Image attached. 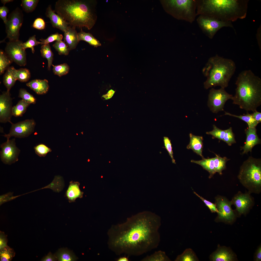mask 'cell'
<instances>
[{
    "label": "cell",
    "instance_id": "f6af8a7d",
    "mask_svg": "<svg viewBox=\"0 0 261 261\" xmlns=\"http://www.w3.org/2000/svg\"><path fill=\"white\" fill-rule=\"evenodd\" d=\"M223 141L229 145H231L232 144L236 143L234 135L231 127L226 130Z\"/></svg>",
    "mask_w": 261,
    "mask_h": 261
},
{
    "label": "cell",
    "instance_id": "9a60e30c",
    "mask_svg": "<svg viewBox=\"0 0 261 261\" xmlns=\"http://www.w3.org/2000/svg\"><path fill=\"white\" fill-rule=\"evenodd\" d=\"M12 99L9 92H3L0 95V122L5 123L8 122L11 124L12 116Z\"/></svg>",
    "mask_w": 261,
    "mask_h": 261
},
{
    "label": "cell",
    "instance_id": "1f68e13d",
    "mask_svg": "<svg viewBox=\"0 0 261 261\" xmlns=\"http://www.w3.org/2000/svg\"><path fill=\"white\" fill-rule=\"evenodd\" d=\"M142 261H170L169 258L165 253L160 250L155 252L153 254L147 256L141 260Z\"/></svg>",
    "mask_w": 261,
    "mask_h": 261
},
{
    "label": "cell",
    "instance_id": "603a6c76",
    "mask_svg": "<svg viewBox=\"0 0 261 261\" xmlns=\"http://www.w3.org/2000/svg\"><path fill=\"white\" fill-rule=\"evenodd\" d=\"M15 69L13 66H10L6 70L3 76V83L8 92L17 80L15 75Z\"/></svg>",
    "mask_w": 261,
    "mask_h": 261
},
{
    "label": "cell",
    "instance_id": "7bdbcfd3",
    "mask_svg": "<svg viewBox=\"0 0 261 261\" xmlns=\"http://www.w3.org/2000/svg\"><path fill=\"white\" fill-rule=\"evenodd\" d=\"M213 129L210 131L207 132L206 133L212 135L214 137L223 140L225 130H223L218 128L215 125H213Z\"/></svg>",
    "mask_w": 261,
    "mask_h": 261
},
{
    "label": "cell",
    "instance_id": "83f0119b",
    "mask_svg": "<svg viewBox=\"0 0 261 261\" xmlns=\"http://www.w3.org/2000/svg\"><path fill=\"white\" fill-rule=\"evenodd\" d=\"M30 104L25 102L22 99L20 100L13 107L12 116L15 117L22 116Z\"/></svg>",
    "mask_w": 261,
    "mask_h": 261
},
{
    "label": "cell",
    "instance_id": "681fc988",
    "mask_svg": "<svg viewBox=\"0 0 261 261\" xmlns=\"http://www.w3.org/2000/svg\"><path fill=\"white\" fill-rule=\"evenodd\" d=\"M32 26L34 28L39 30L44 29L45 27V22L42 18H37L34 21Z\"/></svg>",
    "mask_w": 261,
    "mask_h": 261
},
{
    "label": "cell",
    "instance_id": "680465c9",
    "mask_svg": "<svg viewBox=\"0 0 261 261\" xmlns=\"http://www.w3.org/2000/svg\"><path fill=\"white\" fill-rule=\"evenodd\" d=\"M13 1V0H1V1L2 3L5 5L6 3L12 1Z\"/></svg>",
    "mask_w": 261,
    "mask_h": 261
},
{
    "label": "cell",
    "instance_id": "d6986e66",
    "mask_svg": "<svg viewBox=\"0 0 261 261\" xmlns=\"http://www.w3.org/2000/svg\"><path fill=\"white\" fill-rule=\"evenodd\" d=\"M80 183L77 181H70L65 194V196L70 203L75 202L76 199L81 198L84 193L80 189Z\"/></svg>",
    "mask_w": 261,
    "mask_h": 261
},
{
    "label": "cell",
    "instance_id": "3957f363",
    "mask_svg": "<svg viewBox=\"0 0 261 261\" xmlns=\"http://www.w3.org/2000/svg\"><path fill=\"white\" fill-rule=\"evenodd\" d=\"M248 2L244 0H196V15L232 22L246 17Z\"/></svg>",
    "mask_w": 261,
    "mask_h": 261
},
{
    "label": "cell",
    "instance_id": "4fadbf2b",
    "mask_svg": "<svg viewBox=\"0 0 261 261\" xmlns=\"http://www.w3.org/2000/svg\"><path fill=\"white\" fill-rule=\"evenodd\" d=\"M0 158L4 163L11 165L18 160L20 150L16 147L15 139L7 140L0 145Z\"/></svg>",
    "mask_w": 261,
    "mask_h": 261
},
{
    "label": "cell",
    "instance_id": "7c38bea8",
    "mask_svg": "<svg viewBox=\"0 0 261 261\" xmlns=\"http://www.w3.org/2000/svg\"><path fill=\"white\" fill-rule=\"evenodd\" d=\"M23 42L18 40L9 41L5 48V53L12 61L18 65L24 66L26 65V53L23 48Z\"/></svg>",
    "mask_w": 261,
    "mask_h": 261
},
{
    "label": "cell",
    "instance_id": "816d5d0a",
    "mask_svg": "<svg viewBox=\"0 0 261 261\" xmlns=\"http://www.w3.org/2000/svg\"><path fill=\"white\" fill-rule=\"evenodd\" d=\"M7 240L6 235L4 232H0V250L7 246Z\"/></svg>",
    "mask_w": 261,
    "mask_h": 261
},
{
    "label": "cell",
    "instance_id": "d590c367",
    "mask_svg": "<svg viewBox=\"0 0 261 261\" xmlns=\"http://www.w3.org/2000/svg\"><path fill=\"white\" fill-rule=\"evenodd\" d=\"M14 250L7 246L0 250V261H10L15 256Z\"/></svg>",
    "mask_w": 261,
    "mask_h": 261
},
{
    "label": "cell",
    "instance_id": "e0dca14e",
    "mask_svg": "<svg viewBox=\"0 0 261 261\" xmlns=\"http://www.w3.org/2000/svg\"><path fill=\"white\" fill-rule=\"evenodd\" d=\"M246 138V143L242 147L243 150V154L251 152L253 147L260 143V139L257 134L256 127L249 128L245 130Z\"/></svg>",
    "mask_w": 261,
    "mask_h": 261
},
{
    "label": "cell",
    "instance_id": "6f0895ef",
    "mask_svg": "<svg viewBox=\"0 0 261 261\" xmlns=\"http://www.w3.org/2000/svg\"><path fill=\"white\" fill-rule=\"evenodd\" d=\"M128 258L125 256L121 257L119 258L118 260V261H129Z\"/></svg>",
    "mask_w": 261,
    "mask_h": 261
},
{
    "label": "cell",
    "instance_id": "836d02e7",
    "mask_svg": "<svg viewBox=\"0 0 261 261\" xmlns=\"http://www.w3.org/2000/svg\"><path fill=\"white\" fill-rule=\"evenodd\" d=\"M216 156L214 158L215 171L216 172H218L221 175L222 171L225 168L227 159L225 157L222 158L216 154Z\"/></svg>",
    "mask_w": 261,
    "mask_h": 261
},
{
    "label": "cell",
    "instance_id": "4316f807",
    "mask_svg": "<svg viewBox=\"0 0 261 261\" xmlns=\"http://www.w3.org/2000/svg\"><path fill=\"white\" fill-rule=\"evenodd\" d=\"M78 36L79 41L81 40L85 41L90 45L96 47L101 45L99 41L91 34L85 32L83 31L81 29L80 32L78 33Z\"/></svg>",
    "mask_w": 261,
    "mask_h": 261
},
{
    "label": "cell",
    "instance_id": "5bb4252c",
    "mask_svg": "<svg viewBox=\"0 0 261 261\" xmlns=\"http://www.w3.org/2000/svg\"><path fill=\"white\" fill-rule=\"evenodd\" d=\"M215 204L218 211L217 219L229 222L234 219L235 215L231 208V201L224 197L219 196L216 198Z\"/></svg>",
    "mask_w": 261,
    "mask_h": 261
},
{
    "label": "cell",
    "instance_id": "60d3db41",
    "mask_svg": "<svg viewBox=\"0 0 261 261\" xmlns=\"http://www.w3.org/2000/svg\"><path fill=\"white\" fill-rule=\"evenodd\" d=\"M39 44H41V42L36 40V35H34L30 37L26 42H23L22 46L23 49L25 50L27 48H31L32 53H34L35 51L34 47Z\"/></svg>",
    "mask_w": 261,
    "mask_h": 261
},
{
    "label": "cell",
    "instance_id": "7a4b0ae2",
    "mask_svg": "<svg viewBox=\"0 0 261 261\" xmlns=\"http://www.w3.org/2000/svg\"><path fill=\"white\" fill-rule=\"evenodd\" d=\"M96 4L94 0H59L56 3L54 11L69 26L90 30L97 20Z\"/></svg>",
    "mask_w": 261,
    "mask_h": 261
},
{
    "label": "cell",
    "instance_id": "db71d44e",
    "mask_svg": "<svg viewBox=\"0 0 261 261\" xmlns=\"http://www.w3.org/2000/svg\"><path fill=\"white\" fill-rule=\"evenodd\" d=\"M115 92V91L113 89L109 90L106 94L103 95L102 97L104 100H107L110 99L113 96Z\"/></svg>",
    "mask_w": 261,
    "mask_h": 261
},
{
    "label": "cell",
    "instance_id": "bcb514c9",
    "mask_svg": "<svg viewBox=\"0 0 261 261\" xmlns=\"http://www.w3.org/2000/svg\"><path fill=\"white\" fill-rule=\"evenodd\" d=\"M163 141L165 148L166 149L171 157L172 159V163L175 164V161L173 157V152L171 140L168 137H164L163 138Z\"/></svg>",
    "mask_w": 261,
    "mask_h": 261
},
{
    "label": "cell",
    "instance_id": "ac0fdd59",
    "mask_svg": "<svg viewBox=\"0 0 261 261\" xmlns=\"http://www.w3.org/2000/svg\"><path fill=\"white\" fill-rule=\"evenodd\" d=\"M45 15L50 19L53 27L58 29L64 32L67 29L69 26L68 24L61 16L55 13L51 5H49L47 8Z\"/></svg>",
    "mask_w": 261,
    "mask_h": 261
},
{
    "label": "cell",
    "instance_id": "ba28073f",
    "mask_svg": "<svg viewBox=\"0 0 261 261\" xmlns=\"http://www.w3.org/2000/svg\"><path fill=\"white\" fill-rule=\"evenodd\" d=\"M196 20L203 32L210 39H212L217 32L223 27L233 28L231 22L223 21L207 16L199 15Z\"/></svg>",
    "mask_w": 261,
    "mask_h": 261
},
{
    "label": "cell",
    "instance_id": "ab89813d",
    "mask_svg": "<svg viewBox=\"0 0 261 261\" xmlns=\"http://www.w3.org/2000/svg\"><path fill=\"white\" fill-rule=\"evenodd\" d=\"M53 66V71L54 74L60 77L67 74L69 71V67L67 64L64 63L54 65Z\"/></svg>",
    "mask_w": 261,
    "mask_h": 261
},
{
    "label": "cell",
    "instance_id": "e575fe53",
    "mask_svg": "<svg viewBox=\"0 0 261 261\" xmlns=\"http://www.w3.org/2000/svg\"><path fill=\"white\" fill-rule=\"evenodd\" d=\"M15 75L17 79L21 82L28 81L31 77L29 69L26 68H21L15 69Z\"/></svg>",
    "mask_w": 261,
    "mask_h": 261
},
{
    "label": "cell",
    "instance_id": "8d00e7d4",
    "mask_svg": "<svg viewBox=\"0 0 261 261\" xmlns=\"http://www.w3.org/2000/svg\"><path fill=\"white\" fill-rule=\"evenodd\" d=\"M21 6L25 12L29 13L33 11L35 9L39 1L38 0H22Z\"/></svg>",
    "mask_w": 261,
    "mask_h": 261
},
{
    "label": "cell",
    "instance_id": "44dd1931",
    "mask_svg": "<svg viewBox=\"0 0 261 261\" xmlns=\"http://www.w3.org/2000/svg\"><path fill=\"white\" fill-rule=\"evenodd\" d=\"M64 39L70 50L75 49L79 41L78 36V33L75 29L69 26L67 29L64 32Z\"/></svg>",
    "mask_w": 261,
    "mask_h": 261
},
{
    "label": "cell",
    "instance_id": "6da1fadb",
    "mask_svg": "<svg viewBox=\"0 0 261 261\" xmlns=\"http://www.w3.org/2000/svg\"><path fill=\"white\" fill-rule=\"evenodd\" d=\"M160 217L144 211L112 225L108 232L109 249L117 255L138 256L157 247L160 241Z\"/></svg>",
    "mask_w": 261,
    "mask_h": 261
},
{
    "label": "cell",
    "instance_id": "4dcf8cb0",
    "mask_svg": "<svg viewBox=\"0 0 261 261\" xmlns=\"http://www.w3.org/2000/svg\"><path fill=\"white\" fill-rule=\"evenodd\" d=\"M225 115L238 118L246 122L249 128L256 127L259 123L254 118L252 114L247 113L244 115H237L225 111Z\"/></svg>",
    "mask_w": 261,
    "mask_h": 261
},
{
    "label": "cell",
    "instance_id": "30bf717a",
    "mask_svg": "<svg viewBox=\"0 0 261 261\" xmlns=\"http://www.w3.org/2000/svg\"><path fill=\"white\" fill-rule=\"evenodd\" d=\"M233 96L228 93L225 89L221 88L216 89L212 88L208 95V106L210 110L214 113L223 111L224 105L229 99L232 100Z\"/></svg>",
    "mask_w": 261,
    "mask_h": 261
},
{
    "label": "cell",
    "instance_id": "7402d4cb",
    "mask_svg": "<svg viewBox=\"0 0 261 261\" xmlns=\"http://www.w3.org/2000/svg\"><path fill=\"white\" fill-rule=\"evenodd\" d=\"M190 141L187 148L191 149L202 159L204 158L202 154L203 147V138L202 136H195L191 133L189 134Z\"/></svg>",
    "mask_w": 261,
    "mask_h": 261
},
{
    "label": "cell",
    "instance_id": "f546056e",
    "mask_svg": "<svg viewBox=\"0 0 261 261\" xmlns=\"http://www.w3.org/2000/svg\"><path fill=\"white\" fill-rule=\"evenodd\" d=\"M41 55L43 58H46L48 62V69L50 70L51 67L52 65L53 58V54L49 44L43 45L40 50Z\"/></svg>",
    "mask_w": 261,
    "mask_h": 261
},
{
    "label": "cell",
    "instance_id": "f5cc1de1",
    "mask_svg": "<svg viewBox=\"0 0 261 261\" xmlns=\"http://www.w3.org/2000/svg\"><path fill=\"white\" fill-rule=\"evenodd\" d=\"M57 260V258L55 254H53L51 252H49L48 254L44 257L41 260L42 261H55Z\"/></svg>",
    "mask_w": 261,
    "mask_h": 261
},
{
    "label": "cell",
    "instance_id": "d6a6232c",
    "mask_svg": "<svg viewBox=\"0 0 261 261\" xmlns=\"http://www.w3.org/2000/svg\"><path fill=\"white\" fill-rule=\"evenodd\" d=\"M13 62L5 52L2 50L0 51V74L3 73L9 67Z\"/></svg>",
    "mask_w": 261,
    "mask_h": 261
},
{
    "label": "cell",
    "instance_id": "74e56055",
    "mask_svg": "<svg viewBox=\"0 0 261 261\" xmlns=\"http://www.w3.org/2000/svg\"><path fill=\"white\" fill-rule=\"evenodd\" d=\"M53 46L60 55H68L70 50L66 43L62 41H56Z\"/></svg>",
    "mask_w": 261,
    "mask_h": 261
},
{
    "label": "cell",
    "instance_id": "b9f144b4",
    "mask_svg": "<svg viewBox=\"0 0 261 261\" xmlns=\"http://www.w3.org/2000/svg\"><path fill=\"white\" fill-rule=\"evenodd\" d=\"M34 148L36 153L40 157H45L48 153L52 151L50 148L43 144L36 145Z\"/></svg>",
    "mask_w": 261,
    "mask_h": 261
},
{
    "label": "cell",
    "instance_id": "f35d334b",
    "mask_svg": "<svg viewBox=\"0 0 261 261\" xmlns=\"http://www.w3.org/2000/svg\"><path fill=\"white\" fill-rule=\"evenodd\" d=\"M18 97L22 98L25 102L30 104H35L36 103V98L24 88L20 89Z\"/></svg>",
    "mask_w": 261,
    "mask_h": 261
},
{
    "label": "cell",
    "instance_id": "8992f818",
    "mask_svg": "<svg viewBox=\"0 0 261 261\" xmlns=\"http://www.w3.org/2000/svg\"><path fill=\"white\" fill-rule=\"evenodd\" d=\"M240 183L250 193L261 190V163L260 159L250 157L241 166L238 176Z\"/></svg>",
    "mask_w": 261,
    "mask_h": 261
},
{
    "label": "cell",
    "instance_id": "9c48e42d",
    "mask_svg": "<svg viewBox=\"0 0 261 261\" xmlns=\"http://www.w3.org/2000/svg\"><path fill=\"white\" fill-rule=\"evenodd\" d=\"M23 20L22 12L19 8L14 10L9 15L7 22L5 24L7 34L6 38H8L9 41L19 40V31Z\"/></svg>",
    "mask_w": 261,
    "mask_h": 261
},
{
    "label": "cell",
    "instance_id": "7dc6e473",
    "mask_svg": "<svg viewBox=\"0 0 261 261\" xmlns=\"http://www.w3.org/2000/svg\"><path fill=\"white\" fill-rule=\"evenodd\" d=\"M13 193L12 192H10L0 196V205L14 199L19 196H13Z\"/></svg>",
    "mask_w": 261,
    "mask_h": 261
},
{
    "label": "cell",
    "instance_id": "5b68a950",
    "mask_svg": "<svg viewBox=\"0 0 261 261\" xmlns=\"http://www.w3.org/2000/svg\"><path fill=\"white\" fill-rule=\"evenodd\" d=\"M236 67L235 62L231 59L218 55L210 58L203 70L207 78L203 84L204 88L219 86L225 89L228 86Z\"/></svg>",
    "mask_w": 261,
    "mask_h": 261
},
{
    "label": "cell",
    "instance_id": "f1b7e54d",
    "mask_svg": "<svg viewBox=\"0 0 261 261\" xmlns=\"http://www.w3.org/2000/svg\"><path fill=\"white\" fill-rule=\"evenodd\" d=\"M175 261H197L199 260L192 249H186L183 253L178 255Z\"/></svg>",
    "mask_w": 261,
    "mask_h": 261
},
{
    "label": "cell",
    "instance_id": "ee69618b",
    "mask_svg": "<svg viewBox=\"0 0 261 261\" xmlns=\"http://www.w3.org/2000/svg\"><path fill=\"white\" fill-rule=\"evenodd\" d=\"M63 38L62 35L56 33L51 35L45 39H40V40L41 41V44L46 45L55 41H61Z\"/></svg>",
    "mask_w": 261,
    "mask_h": 261
},
{
    "label": "cell",
    "instance_id": "11a10c76",
    "mask_svg": "<svg viewBox=\"0 0 261 261\" xmlns=\"http://www.w3.org/2000/svg\"><path fill=\"white\" fill-rule=\"evenodd\" d=\"M252 115L255 120L259 123L261 122V113L257 111L254 112L252 114Z\"/></svg>",
    "mask_w": 261,
    "mask_h": 261
},
{
    "label": "cell",
    "instance_id": "f907efd6",
    "mask_svg": "<svg viewBox=\"0 0 261 261\" xmlns=\"http://www.w3.org/2000/svg\"><path fill=\"white\" fill-rule=\"evenodd\" d=\"M9 11L8 8L4 5L0 7V17L5 24L7 22V17Z\"/></svg>",
    "mask_w": 261,
    "mask_h": 261
},
{
    "label": "cell",
    "instance_id": "52a82bcc",
    "mask_svg": "<svg viewBox=\"0 0 261 261\" xmlns=\"http://www.w3.org/2000/svg\"><path fill=\"white\" fill-rule=\"evenodd\" d=\"M165 11L174 18L190 23L195 20L196 0H161Z\"/></svg>",
    "mask_w": 261,
    "mask_h": 261
},
{
    "label": "cell",
    "instance_id": "cb8c5ba5",
    "mask_svg": "<svg viewBox=\"0 0 261 261\" xmlns=\"http://www.w3.org/2000/svg\"><path fill=\"white\" fill-rule=\"evenodd\" d=\"M211 260L214 261H232L233 255L225 249H218L210 256Z\"/></svg>",
    "mask_w": 261,
    "mask_h": 261
},
{
    "label": "cell",
    "instance_id": "d4e9b609",
    "mask_svg": "<svg viewBox=\"0 0 261 261\" xmlns=\"http://www.w3.org/2000/svg\"><path fill=\"white\" fill-rule=\"evenodd\" d=\"M191 162L201 165L208 171L210 174L209 178L212 177L216 173L214 168V158L208 159L203 158L202 160L199 161L191 160Z\"/></svg>",
    "mask_w": 261,
    "mask_h": 261
},
{
    "label": "cell",
    "instance_id": "8fae6325",
    "mask_svg": "<svg viewBox=\"0 0 261 261\" xmlns=\"http://www.w3.org/2000/svg\"><path fill=\"white\" fill-rule=\"evenodd\" d=\"M36 123L33 119H28L15 123L11 124L9 132L3 135L6 138L7 140L12 136L22 138L27 137L34 131Z\"/></svg>",
    "mask_w": 261,
    "mask_h": 261
},
{
    "label": "cell",
    "instance_id": "c3c4849f",
    "mask_svg": "<svg viewBox=\"0 0 261 261\" xmlns=\"http://www.w3.org/2000/svg\"><path fill=\"white\" fill-rule=\"evenodd\" d=\"M194 193L198 197L204 202L206 205L209 208L211 212H218V211L215 204H214L200 196L195 192Z\"/></svg>",
    "mask_w": 261,
    "mask_h": 261
},
{
    "label": "cell",
    "instance_id": "277c9868",
    "mask_svg": "<svg viewBox=\"0 0 261 261\" xmlns=\"http://www.w3.org/2000/svg\"><path fill=\"white\" fill-rule=\"evenodd\" d=\"M233 103L246 111L253 112L261 104V79L251 70L241 72L236 80Z\"/></svg>",
    "mask_w": 261,
    "mask_h": 261
},
{
    "label": "cell",
    "instance_id": "ffe728a7",
    "mask_svg": "<svg viewBox=\"0 0 261 261\" xmlns=\"http://www.w3.org/2000/svg\"><path fill=\"white\" fill-rule=\"evenodd\" d=\"M26 85L38 95L46 94L49 87L48 82L46 79L34 80L27 83Z\"/></svg>",
    "mask_w": 261,
    "mask_h": 261
},
{
    "label": "cell",
    "instance_id": "484cf974",
    "mask_svg": "<svg viewBox=\"0 0 261 261\" xmlns=\"http://www.w3.org/2000/svg\"><path fill=\"white\" fill-rule=\"evenodd\" d=\"M55 255L59 261H73L77 259L72 252L65 248L59 249Z\"/></svg>",
    "mask_w": 261,
    "mask_h": 261
},
{
    "label": "cell",
    "instance_id": "2e32d148",
    "mask_svg": "<svg viewBox=\"0 0 261 261\" xmlns=\"http://www.w3.org/2000/svg\"><path fill=\"white\" fill-rule=\"evenodd\" d=\"M231 201L232 204L235 205L236 210L240 214L246 212L253 202L250 193H243L240 192L234 196Z\"/></svg>",
    "mask_w": 261,
    "mask_h": 261
},
{
    "label": "cell",
    "instance_id": "9f6ffc18",
    "mask_svg": "<svg viewBox=\"0 0 261 261\" xmlns=\"http://www.w3.org/2000/svg\"><path fill=\"white\" fill-rule=\"evenodd\" d=\"M261 248L260 247L257 252L256 260L257 261H261Z\"/></svg>",
    "mask_w": 261,
    "mask_h": 261
}]
</instances>
